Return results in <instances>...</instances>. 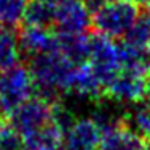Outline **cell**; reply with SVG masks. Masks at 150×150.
Listing matches in <instances>:
<instances>
[{"label":"cell","mask_w":150,"mask_h":150,"mask_svg":"<svg viewBox=\"0 0 150 150\" xmlns=\"http://www.w3.org/2000/svg\"><path fill=\"white\" fill-rule=\"evenodd\" d=\"M81 63L73 62L60 49L45 52L29 58V71L34 81V89L39 95L57 102L62 94H68L73 89L76 69Z\"/></svg>","instance_id":"1"},{"label":"cell","mask_w":150,"mask_h":150,"mask_svg":"<svg viewBox=\"0 0 150 150\" xmlns=\"http://www.w3.org/2000/svg\"><path fill=\"white\" fill-rule=\"evenodd\" d=\"M92 13V26L110 39L124 37L139 18L137 7L121 0H86Z\"/></svg>","instance_id":"2"},{"label":"cell","mask_w":150,"mask_h":150,"mask_svg":"<svg viewBox=\"0 0 150 150\" xmlns=\"http://www.w3.org/2000/svg\"><path fill=\"white\" fill-rule=\"evenodd\" d=\"M87 63L94 73L97 74L98 81L107 91L108 84L115 79L123 66V50L113 39L102 34L89 36V57Z\"/></svg>","instance_id":"3"},{"label":"cell","mask_w":150,"mask_h":150,"mask_svg":"<svg viewBox=\"0 0 150 150\" xmlns=\"http://www.w3.org/2000/svg\"><path fill=\"white\" fill-rule=\"evenodd\" d=\"M55 103L40 95H33L8 115V124L20 136L34 132L55 120Z\"/></svg>","instance_id":"4"},{"label":"cell","mask_w":150,"mask_h":150,"mask_svg":"<svg viewBox=\"0 0 150 150\" xmlns=\"http://www.w3.org/2000/svg\"><path fill=\"white\" fill-rule=\"evenodd\" d=\"M33 94L34 81L29 68L16 65L0 71V105L7 115L31 98Z\"/></svg>","instance_id":"5"},{"label":"cell","mask_w":150,"mask_h":150,"mask_svg":"<svg viewBox=\"0 0 150 150\" xmlns=\"http://www.w3.org/2000/svg\"><path fill=\"white\" fill-rule=\"evenodd\" d=\"M91 24L92 13L86 0H55V33L66 36L86 34Z\"/></svg>","instance_id":"6"},{"label":"cell","mask_w":150,"mask_h":150,"mask_svg":"<svg viewBox=\"0 0 150 150\" xmlns=\"http://www.w3.org/2000/svg\"><path fill=\"white\" fill-rule=\"evenodd\" d=\"M147 139L124 118L102 127L98 150H147Z\"/></svg>","instance_id":"7"},{"label":"cell","mask_w":150,"mask_h":150,"mask_svg":"<svg viewBox=\"0 0 150 150\" xmlns=\"http://www.w3.org/2000/svg\"><path fill=\"white\" fill-rule=\"evenodd\" d=\"M102 127L94 118L74 120L65 131L62 150H98Z\"/></svg>","instance_id":"8"},{"label":"cell","mask_w":150,"mask_h":150,"mask_svg":"<svg viewBox=\"0 0 150 150\" xmlns=\"http://www.w3.org/2000/svg\"><path fill=\"white\" fill-rule=\"evenodd\" d=\"M18 40H20L21 55L29 58L58 49V34L49 28L23 26Z\"/></svg>","instance_id":"9"},{"label":"cell","mask_w":150,"mask_h":150,"mask_svg":"<svg viewBox=\"0 0 150 150\" xmlns=\"http://www.w3.org/2000/svg\"><path fill=\"white\" fill-rule=\"evenodd\" d=\"M21 137L28 150H62L65 129L55 116V120L45 124L44 127Z\"/></svg>","instance_id":"10"},{"label":"cell","mask_w":150,"mask_h":150,"mask_svg":"<svg viewBox=\"0 0 150 150\" xmlns=\"http://www.w3.org/2000/svg\"><path fill=\"white\" fill-rule=\"evenodd\" d=\"M55 0H29L23 15L24 26L53 28Z\"/></svg>","instance_id":"11"},{"label":"cell","mask_w":150,"mask_h":150,"mask_svg":"<svg viewBox=\"0 0 150 150\" xmlns=\"http://www.w3.org/2000/svg\"><path fill=\"white\" fill-rule=\"evenodd\" d=\"M150 44V15H139L126 36L123 37V45L136 52L147 53ZM149 55V53H147Z\"/></svg>","instance_id":"12"},{"label":"cell","mask_w":150,"mask_h":150,"mask_svg":"<svg viewBox=\"0 0 150 150\" xmlns=\"http://www.w3.org/2000/svg\"><path fill=\"white\" fill-rule=\"evenodd\" d=\"M21 57L20 40L11 29H4L0 34V71L18 65Z\"/></svg>","instance_id":"13"},{"label":"cell","mask_w":150,"mask_h":150,"mask_svg":"<svg viewBox=\"0 0 150 150\" xmlns=\"http://www.w3.org/2000/svg\"><path fill=\"white\" fill-rule=\"evenodd\" d=\"M29 0H0V21L7 26H16L23 21V15Z\"/></svg>","instance_id":"14"},{"label":"cell","mask_w":150,"mask_h":150,"mask_svg":"<svg viewBox=\"0 0 150 150\" xmlns=\"http://www.w3.org/2000/svg\"><path fill=\"white\" fill-rule=\"evenodd\" d=\"M142 102V107L134 115V124H136V129L144 136V132L150 127V94Z\"/></svg>","instance_id":"15"},{"label":"cell","mask_w":150,"mask_h":150,"mask_svg":"<svg viewBox=\"0 0 150 150\" xmlns=\"http://www.w3.org/2000/svg\"><path fill=\"white\" fill-rule=\"evenodd\" d=\"M121 2H126V4H131L134 7H149L150 5V0H121Z\"/></svg>","instance_id":"16"},{"label":"cell","mask_w":150,"mask_h":150,"mask_svg":"<svg viewBox=\"0 0 150 150\" xmlns=\"http://www.w3.org/2000/svg\"><path fill=\"white\" fill-rule=\"evenodd\" d=\"M144 137H145V139H147V142L150 144V127L145 131V132H144Z\"/></svg>","instance_id":"17"},{"label":"cell","mask_w":150,"mask_h":150,"mask_svg":"<svg viewBox=\"0 0 150 150\" xmlns=\"http://www.w3.org/2000/svg\"><path fill=\"white\" fill-rule=\"evenodd\" d=\"M2 31H4V23L0 21V34H2Z\"/></svg>","instance_id":"18"},{"label":"cell","mask_w":150,"mask_h":150,"mask_svg":"<svg viewBox=\"0 0 150 150\" xmlns=\"http://www.w3.org/2000/svg\"><path fill=\"white\" fill-rule=\"evenodd\" d=\"M149 15H150V5H149Z\"/></svg>","instance_id":"19"},{"label":"cell","mask_w":150,"mask_h":150,"mask_svg":"<svg viewBox=\"0 0 150 150\" xmlns=\"http://www.w3.org/2000/svg\"><path fill=\"white\" fill-rule=\"evenodd\" d=\"M0 150H2V149H0Z\"/></svg>","instance_id":"20"}]
</instances>
